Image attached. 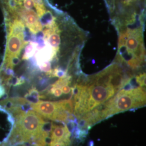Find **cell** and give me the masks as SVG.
Listing matches in <instances>:
<instances>
[{"label": "cell", "instance_id": "6da1fadb", "mask_svg": "<svg viewBox=\"0 0 146 146\" xmlns=\"http://www.w3.org/2000/svg\"><path fill=\"white\" fill-rule=\"evenodd\" d=\"M117 73L113 64L78 84L72 89L74 111L80 119L84 115L104 104L120 90Z\"/></svg>", "mask_w": 146, "mask_h": 146}, {"label": "cell", "instance_id": "7a4b0ae2", "mask_svg": "<svg viewBox=\"0 0 146 146\" xmlns=\"http://www.w3.org/2000/svg\"><path fill=\"white\" fill-rule=\"evenodd\" d=\"M7 37L3 66L6 70H13L16 61L26 45L25 25L21 19L13 13L6 11Z\"/></svg>", "mask_w": 146, "mask_h": 146}, {"label": "cell", "instance_id": "3957f363", "mask_svg": "<svg viewBox=\"0 0 146 146\" xmlns=\"http://www.w3.org/2000/svg\"><path fill=\"white\" fill-rule=\"evenodd\" d=\"M113 96L99 106L103 120L116 114L146 105V90L142 87L120 89Z\"/></svg>", "mask_w": 146, "mask_h": 146}, {"label": "cell", "instance_id": "277c9868", "mask_svg": "<svg viewBox=\"0 0 146 146\" xmlns=\"http://www.w3.org/2000/svg\"><path fill=\"white\" fill-rule=\"evenodd\" d=\"M16 123L13 130V137L17 138L22 142L32 140L34 142L42 135L45 121L42 116L33 110L25 111L22 108L13 113Z\"/></svg>", "mask_w": 146, "mask_h": 146}, {"label": "cell", "instance_id": "5b68a950", "mask_svg": "<svg viewBox=\"0 0 146 146\" xmlns=\"http://www.w3.org/2000/svg\"><path fill=\"white\" fill-rule=\"evenodd\" d=\"M125 47L127 54L131 55V59L142 63L145 58L143 33L140 28H127L122 32L119 40V48Z\"/></svg>", "mask_w": 146, "mask_h": 146}, {"label": "cell", "instance_id": "8992f818", "mask_svg": "<svg viewBox=\"0 0 146 146\" xmlns=\"http://www.w3.org/2000/svg\"><path fill=\"white\" fill-rule=\"evenodd\" d=\"M30 107L39 115L49 120L65 123L70 115L63 110L60 101H37L30 102Z\"/></svg>", "mask_w": 146, "mask_h": 146}, {"label": "cell", "instance_id": "52a82bcc", "mask_svg": "<svg viewBox=\"0 0 146 146\" xmlns=\"http://www.w3.org/2000/svg\"><path fill=\"white\" fill-rule=\"evenodd\" d=\"M44 37L49 46L52 48L54 56L56 55L61 44L60 31L54 20L50 21L44 31Z\"/></svg>", "mask_w": 146, "mask_h": 146}, {"label": "cell", "instance_id": "ba28073f", "mask_svg": "<svg viewBox=\"0 0 146 146\" xmlns=\"http://www.w3.org/2000/svg\"><path fill=\"white\" fill-rule=\"evenodd\" d=\"M50 133L51 140L63 141L71 143V134L66 125H64V126H62L52 123Z\"/></svg>", "mask_w": 146, "mask_h": 146}, {"label": "cell", "instance_id": "9c48e42d", "mask_svg": "<svg viewBox=\"0 0 146 146\" xmlns=\"http://www.w3.org/2000/svg\"><path fill=\"white\" fill-rule=\"evenodd\" d=\"M35 49H36L35 43H31L29 45H28V47H27L26 52L25 53L26 58L31 56V55L35 52Z\"/></svg>", "mask_w": 146, "mask_h": 146}, {"label": "cell", "instance_id": "30bf717a", "mask_svg": "<svg viewBox=\"0 0 146 146\" xmlns=\"http://www.w3.org/2000/svg\"><path fill=\"white\" fill-rule=\"evenodd\" d=\"M136 82L140 87H143L146 85V73H143L136 77Z\"/></svg>", "mask_w": 146, "mask_h": 146}, {"label": "cell", "instance_id": "8fae6325", "mask_svg": "<svg viewBox=\"0 0 146 146\" xmlns=\"http://www.w3.org/2000/svg\"><path fill=\"white\" fill-rule=\"evenodd\" d=\"M50 93L55 96V97H60L62 95V92L61 90V88L58 87H52L50 89Z\"/></svg>", "mask_w": 146, "mask_h": 146}, {"label": "cell", "instance_id": "7c38bea8", "mask_svg": "<svg viewBox=\"0 0 146 146\" xmlns=\"http://www.w3.org/2000/svg\"><path fill=\"white\" fill-rule=\"evenodd\" d=\"M70 143L66 142L63 141H54L50 140V146H70Z\"/></svg>", "mask_w": 146, "mask_h": 146}, {"label": "cell", "instance_id": "4fadbf2b", "mask_svg": "<svg viewBox=\"0 0 146 146\" xmlns=\"http://www.w3.org/2000/svg\"><path fill=\"white\" fill-rule=\"evenodd\" d=\"M61 90L62 92V93L65 94H68L70 93V92L72 90V88L68 86V84L64 85L62 87H61Z\"/></svg>", "mask_w": 146, "mask_h": 146}, {"label": "cell", "instance_id": "5bb4252c", "mask_svg": "<svg viewBox=\"0 0 146 146\" xmlns=\"http://www.w3.org/2000/svg\"><path fill=\"white\" fill-rule=\"evenodd\" d=\"M121 1L122 2V3L124 5L128 6V5H131L133 3L135 2L136 0H121Z\"/></svg>", "mask_w": 146, "mask_h": 146}]
</instances>
